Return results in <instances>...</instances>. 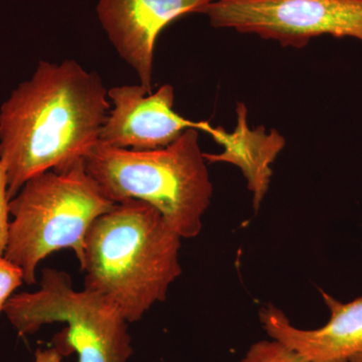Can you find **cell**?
<instances>
[{
	"instance_id": "obj_4",
	"label": "cell",
	"mask_w": 362,
	"mask_h": 362,
	"mask_svg": "<svg viewBox=\"0 0 362 362\" xmlns=\"http://www.w3.org/2000/svg\"><path fill=\"white\" fill-rule=\"evenodd\" d=\"M115 204L88 173L85 158L40 173L9 202L13 221L4 257L23 271L28 285L37 283V266L52 252L71 250L81 267L88 230Z\"/></svg>"
},
{
	"instance_id": "obj_3",
	"label": "cell",
	"mask_w": 362,
	"mask_h": 362,
	"mask_svg": "<svg viewBox=\"0 0 362 362\" xmlns=\"http://www.w3.org/2000/svg\"><path fill=\"white\" fill-rule=\"evenodd\" d=\"M85 165L110 201L151 204L182 239L201 233L213 185L197 129L185 131L168 146L147 151L98 142L85 156Z\"/></svg>"
},
{
	"instance_id": "obj_7",
	"label": "cell",
	"mask_w": 362,
	"mask_h": 362,
	"mask_svg": "<svg viewBox=\"0 0 362 362\" xmlns=\"http://www.w3.org/2000/svg\"><path fill=\"white\" fill-rule=\"evenodd\" d=\"M111 110L100 141L115 148L147 151L168 146L188 129L206 132L209 122H194L173 111L175 89L163 85L152 93L139 85L108 90Z\"/></svg>"
},
{
	"instance_id": "obj_2",
	"label": "cell",
	"mask_w": 362,
	"mask_h": 362,
	"mask_svg": "<svg viewBox=\"0 0 362 362\" xmlns=\"http://www.w3.org/2000/svg\"><path fill=\"white\" fill-rule=\"evenodd\" d=\"M181 240L151 204L118 202L86 235L85 288L106 298L128 323L138 322L181 275Z\"/></svg>"
},
{
	"instance_id": "obj_9",
	"label": "cell",
	"mask_w": 362,
	"mask_h": 362,
	"mask_svg": "<svg viewBox=\"0 0 362 362\" xmlns=\"http://www.w3.org/2000/svg\"><path fill=\"white\" fill-rule=\"evenodd\" d=\"M330 319L318 329L295 327L284 312L264 307L259 319L267 334L294 350L306 362H350L362 351V297L341 303L321 291Z\"/></svg>"
},
{
	"instance_id": "obj_10",
	"label": "cell",
	"mask_w": 362,
	"mask_h": 362,
	"mask_svg": "<svg viewBox=\"0 0 362 362\" xmlns=\"http://www.w3.org/2000/svg\"><path fill=\"white\" fill-rule=\"evenodd\" d=\"M237 126L232 133L209 124L206 133L223 147L220 154L204 153L209 163L226 162L242 170L247 188L252 194L254 209L258 211L268 192L273 171L271 165L285 147V138L277 130L266 132L263 126L251 129L247 124V109L238 103Z\"/></svg>"
},
{
	"instance_id": "obj_14",
	"label": "cell",
	"mask_w": 362,
	"mask_h": 362,
	"mask_svg": "<svg viewBox=\"0 0 362 362\" xmlns=\"http://www.w3.org/2000/svg\"><path fill=\"white\" fill-rule=\"evenodd\" d=\"M64 356L54 349L49 347L45 349H37L35 354V361L33 362H62Z\"/></svg>"
},
{
	"instance_id": "obj_15",
	"label": "cell",
	"mask_w": 362,
	"mask_h": 362,
	"mask_svg": "<svg viewBox=\"0 0 362 362\" xmlns=\"http://www.w3.org/2000/svg\"><path fill=\"white\" fill-rule=\"evenodd\" d=\"M350 362H362V351L357 354L356 356L352 357Z\"/></svg>"
},
{
	"instance_id": "obj_6",
	"label": "cell",
	"mask_w": 362,
	"mask_h": 362,
	"mask_svg": "<svg viewBox=\"0 0 362 362\" xmlns=\"http://www.w3.org/2000/svg\"><path fill=\"white\" fill-rule=\"evenodd\" d=\"M202 13L216 28H233L302 49L319 35L362 42V0H214Z\"/></svg>"
},
{
	"instance_id": "obj_12",
	"label": "cell",
	"mask_w": 362,
	"mask_h": 362,
	"mask_svg": "<svg viewBox=\"0 0 362 362\" xmlns=\"http://www.w3.org/2000/svg\"><path fill=\"white\" fill-rule=\"evenodd\" d=\"M25 283L23 271L6 257H0V315L18 288Z\"/></svg>"
},
{
	"instance_id": "obj_8",
	"label": "cell",
	"mask_w": 362,
	"mask_h": 362,
	"mask_svg": "<svg viewBox=\"0 0 362 362\" xmlns=\"http://www.w3.org/2000/svg\"><path fill=\"white\" fill-rule=\"evenodd\" d=\"M214 0H99L100 23L119 57L152 90L154 49L162 30L176 18L202 13Z\"/></svg>"
},
{
	"instance_id": "obj_1",
	"label": "cell",
	"mask_w": 362,
	"mask_h": 362,
	"mask_svg": "<svg viewBox=\"0 0 362 362\" xmlns=\"http://www.w3.org/2000/svg\"><path fill=\"white\" fill-rule=\"evenodd\" d=\"M110 110L97 73L74 59L40 61L0 107V161L9 199L30 178L85 158Z\"/></svg>"
},
{
	"instance_id": "obj_5",
	"label": "cell",
	"mask_w": 362,
	"mask_h": 362,
	"mask_svg": "<svg viewBox=\"0 0 362 362\" xmlns=\"http://www.w3.org/2000/svg\"><path fill=\"white\" fill-rule=\"evenodd\" d=\"M4 313L18 334L32 335L42 326L65 323L52 346L78 362H129L133 354L128 321L99 293L76 290L66 272L47 268L39 290L13 295Z\"/></svg>"
},
{
	"instance_id": "obj_11",
	"label": "cell",
	"mask_w": 362,
	"mask_h": 362,
	"mask_svg": "<svg viewBox=\"0 0 362 362\" xmlns=\"http://www.w3.org/2000/svg\"><path fill=\"white\" fill-rule=\"evenodd\" d=\"M240 362H306L282 342L271 338L252 344Z\"/></svg>"
},
{
	"instance_id": "obj_13",
	"label": "cell",
	"mask_w": 362,
	"mask_h": 362,
	"mask_svg": "<svg viewBox=\"0 0 362 362\" xmlns=\"http://www.w3.org/2000/svg\"><path fill=\"white\" fill-rule=\"evenodd\" d=\"M8 182L6 168L0 161V257L4 256L8 242L11 228V211H9Z\"/></svg>"
}]
</instances>
